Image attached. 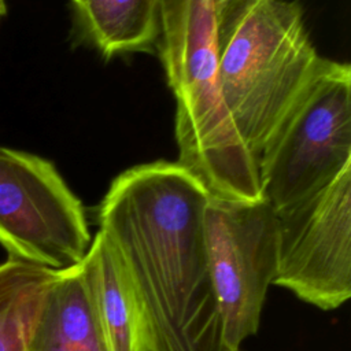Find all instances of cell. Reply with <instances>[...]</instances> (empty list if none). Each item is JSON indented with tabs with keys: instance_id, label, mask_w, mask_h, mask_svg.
Returning <instances> with one entry per match:
<instances>
[{
	"instance_id": "4fadbf2b",
	"label": "cell",
	"mask_w": 351,
	"mask_h": 351,
	"mask_svg": "<svg viewBox=\"0 0 351 351\" xmlns=\"http://www.w3.org/2000/svg\"><path fill=\"white\" fill-rule=\"evenodd\" d=\"M237 351H241V350H237Z\"/></svg>"
},
{
	"instance_id": "7a4b0ae2",
	"label": "cell",
	"mask_w": 351,
	"mask_h": 351,
	"mask_svg": "<svg viewBox=\"0 0 351 351\" xmlns=\"http://www.w3.org/2000/svg\"><path fill=\"white\" fill-rule=\"evenodd\" d=\"M215 3L221 96L240 138L258 160L324 58L308 37L298 1Z\"/></svg>"
},
{
	"instance_id": "7c38bea8",
	"label": "cell",
	"mask_w": 351,
	"mask_h": 351,
	"mask_svg": "<svg viewBox=\"0 0 351 351\" xmlns=\"http://www.w3.org/2000/svg\"><path fill=\"white\" fill-rule=\"evenodd\" d=\"M5 14H7V1L0 0V21L5 16Z\"/></svg>"
},
{
	"instance_id": "ba28073f",
	"label": "cell",
	"mask_w": 351,
	"mask_h": 351,
	"mask_svg": "<svg viewBox=\"0 0 351 351\" xmlns=\"http://www.w3.org/2000/svg\"><path fill=\"white\" fill-rule=\"evenodd\" d=\"M27 351H107L81 263L49 287Z\"/></svg>"
},
{
	"instance_id": "277c9868",
	"label": "cell",
	"mask_w": 351,
	"mask_h": 351,
	"mask_svg": "<svg viewBox=\"0 0 351 351\" xmlns=\"http://www.w3.org/2000/svg\"><path fill=\"white\" fill-rule=\"evenodd\" d=\"M263 197L280 213L351 169V67L322 63L258 156Z\"/></svg>"
},
{
	"instance_id": "8992f818",
	"label": "cell",
	"mask_w": 351,
	"mask_h": 351,
	"mask_svg": "<svg viewBox=\"0 0 351 351\" xmlns=\"http://www.w3.org/2000/svg\"><path fill=\"white\" fill-rule=\"evenodd\" d=\"M204 234L213 287L229 351L255 335L278 267V219L266 199L210 197Z\"/></svg>"
},
{
	"instance_id": "8fae6325",
	"label": "cell",
	"mask_w": 351,
	"mask_h": 351,
	"mask_svg": "<svg viewBox=\"0 0 351 351\" xmlns=\"http://www.w3.org/2000/svg\"><path fill=\"white\" fill-rule=\"evenodd\" d=\"M60 271L15 256L0 263V351L29 350L44 298Z\"/></svg>"
},
{
	"instance_id": "52a82bcc",
	"label": "cell",
	"mask_w": 351,
	"mask_h": 351,
	"mask_svg": "<svg viewBox=\"0 0 351 351\" xmlns=\"http://www.w3.org/2000/svg\"><path fill=\"white\" fill-rule=\"evenodd\" d=\"M277 214L274 285L321 310L351 296V169L310 197Z\"/></svg>"
},
{
	"instance_id": "5b68a950",
	"label": "cell",
	"mask_w": 351,
	"mask_h": 351,
	"mask_svg": "<svg viewBox=\"0 0 351 351\" xmlns=\"http://www.w3.org/2000/svg\"><path fill=\"white\" fill-rule=\"evenodd\" d=\"M81 200L52 162L0 145V244L51 270L80 265L90 245Z\"/></svg>"
},
{
	"instance_id": "9c48e42d",
	"label": "cell",
	"mask_w": 351,
	"mask_h": 351,
	"mask_svg": "<svg viewBox=\"0 0 351 351\" xmlns=\"http://www.w3.org/2000/svg\"><path fill=\"white\" fill-rule=\"evenodd\" d=\"M80 38L104 58L151 51L160 33L162 0H71Z\"/></svg>"
},
{
	"instance_id": "6da1fadb",
	"label": "cell",
	"mask_w": 351,
	"mask_h": 351,
	"mask_svg": "<svg viewBox=\"0 0 351 351\" xmlns=\"http://www.w3.org/2000/svg\"><path fill=\"white\" fill-rule=\"evenodd\" d=\"M210 197L186 166L159 160L121 173L100 203L99 230L128 278L141 351H229L206 248Z\"/></svg>"
},
{
	"instance_id": "3957f363",
	"label": "cell",
	"mask_w": 351,
	"mask_h": 351,
	"mask_svg": "<svg viewBox=\"0 0 351 351\" xmlns=\"http://www.w3.org/2000/svg\"><path fill=\"white\" fill-rule=\"evenodd\" d=\"M215 0H162L158 49L176 99L180 163L213 196L265 199L258 165L240 138L218 82Z\"/></svg>"
},
{
	"instance_id": "30bf717a",
	"label": "cell",
	"mask_w": 351,
	"mask_h": 351,
	"mask_svg": "<svg viewBox=\"0 0 351 351\" xmlns=\"http://www.w3.org/2000/svg\"><path fill=\"white\" fill-rule=\"evenodd\" d=\"M107 351H141L137 308L123 267L97 230L81 262Z\"/></svg>"
}]
</instances>
